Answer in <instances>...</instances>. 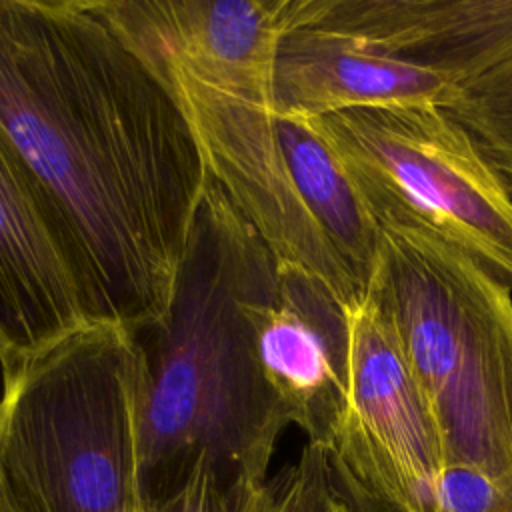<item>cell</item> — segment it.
I'll return each instance as SVG.
<instances>
[{"label":"cell","mask_w":512,"mask_h":512,"mask_svg":"<svg viewBox=\"0 0 512 512\" xmlns=\"http://www.w3.org/2000/svg\"><path fill=\"white\" fill-rule=\"evenodd\" d=\"M274 290V254L208 174L168 308L134 332L144 354V506L196 476L224 484L268 480L290 420L262 372L252 316Z\"/></svg>","instance_id":"7a4b0ae2"},{"label":"cell","mask_w":512,"mask_h":512,"mask_svg":"<svg viewBox=\"0 0 512 512\" xmlns=\"http://www.w3.org/2000/svg\"><path fill=\"white\" fill-rule=\"evenodd\" d=\"M158 74L176 68L230 96L270 104L282 0L96 2Z\"/></svg>","instance_id":"ba28073f"},{"label":"cell","mask_w":512,"mask_h":512,"mask_svg":"<svg viewBox=\"0 0 512 512\" xmlns=\"http://www.w3.org/2000/svg\"><path fill=\"white\" fill-rule=\"evenodd\" d=\"M290 474L286 512H354L336 480L328 446L308 442Z\"/></svg>","instance_id":"9a60e30c"},{"label":"cell","mask_w":512,"mask_h":512,"mask_svg":"<svg viewBox=\"0 0 512 512\" xmlns=\"http://www.w3.org/2000/svg\"><path fill=\"white\" fill-rule=\"evenodd\" d=\"M304 18L460 90L512 74V0H292Z\"/></svg>","instance_id":"30bf717a"},{"label":"cell","mask_w":512,"mask_h":512,"mask_svg":"<svg viewBox=\"0 0 512 512\" xmlns=\"http://www.w3.org/2000/svg\"><path fill=\"white\" fill-rule=\"evenodd\" d=\"M290 476V466L262 484H224L210 476H196L176 494L146 504L144 512H286Z\"/></svg>","instance_id":"4fadbf2b"},{"label":"cell","mask_w":512,"mask_h":512,"mask_svg":"<svg viewBox=\"0 0 512 512\" xmlns=\"http://www.w3.org/2000/svg\"><path fill=\"white\" fill-rule=\"evenodd\" d=\"M346 406L332 446L342 466L400 512H438L446 466L430 404L380 308L348 310Z\"/></svg>","instance_id":"52a82bcc"},{"label":"cell","mask_w":512,"mask_h":512,"mask_svg":"<svg viewBox=\"0 0 512 512\" xmlns=\"http://www.w3.org/2000/svg\"><path fill=\"white\" fill-rule=\"evenodd\" d=\"M0 512H6V510H4V508H2V506H0Z\"/></svg>","instance_id":"ac0fdd59"},{"label":"cell","mask_w":512,"mask_h":512,"mask_svg":"<svg viewBox=\"0 0 512 512\" xmlns=\"http://www.w3.org/2000/svg\"><path fill=\"white\" fill-rule=\"evenodd\" d=\"M364 296L430 404L446 466L512 482V286L418 220H380Z\"/></svg>","instance_id":"3957f363"},{"label":"cell","mask_w":512,"mask_h":512,"mask_svg":"<svg viewBox=\"0 0 512 512\" xmlns=\"http://www.w3.org/2000/svg\"><path fill=\"white\" fill-rule=\"evenodd\" d=\"M0 142L86 322H156L208 168L174 88L96 2L0 0Z\"/></svg>","instance_id":"6da1fadb"},{"label":"cell","mask_w":512,"mask_h":512,"mask_svg":"<svg viewBox=\"0 0 512 512\" xmlns=\"http://www.w3.org/2000/svg\"><path fill=\"white\" fill-rule=\"evenodd\" d=\"M136 334L86 324L38 352L0 394V506L6 512H144Z\"/></svg>","instance_id":"277c9868"},{"label":"cell","mask_w":512,"mask_h":512,"mask_svg":"<svg viewBox=\"0 0 512 512\" xmlns=\"http://www.w3.org/2000/svg\"><path fill=\"white\" fill-rule=\"evenodd\" d=\"M330 450V448H328ZM330 458H332V466H334V474L336 480L346 496V500L350 502L354 512H400L398 508H394L392 504H388L386 500L374 496L372 492H368L344 466L342 462L336 458V454L330 450Z\"/></svg>","instance_id":"e0dca14e"},{"label":"cell","mask_w":512,"mask_h":512,"mask_svg":"<svg viewBox=\"0 0 512 512\" xmlns=\"http://www.w3.org/2000/svg\"><path fill=\"white\" fill-rule=\"evenodd\" d=\"M308 120L376 222L418 220L512 286V192L446 108H354Z\"/></svg>","instance_id":"8992f818"},{"label":"cell","mask_w":512,"mask_h":512,"mask_svg":"<svg viewBox=\"0 0 512 512\" xmlns=\"http://www.w3.org/2000/svg\"><path fill=\"white\" fill-rule=\"evenodd\" d=\"M252 322L262 372L290 424L332 446L346 406L348 310L320 278L276 260V290Z\"/></svg>","instance_id":"9c48e42d"},{"label":"cell","mask_w":512,"mask_h":512,"mask_svg":"<svg viewBox=\"0 0 512 512\" xmlns=\"http://www.w3.org/2000/svg\"><path fill=\"white\" fill-rule=\"evenodd\" d=\"M452 80L378 52L364 40L316 24L282 0L270 76V108L318 118L354 108L432 104L450 110Z\"/></svg>","instance_id":"8fae6325"},{"label":"cell","mask_w":512,"mask_h":512,"mask_svg":"<svg viewBox=\"0 0 512 512\" xmlns=\"http://www.w3.org/2000/svg\"><path fill=\"white\" fill-rule=\"evenodd\" d=\"M438 512H512V482L470 466H444Z\"/></svg>","instance_id":"2e32d148"},{"label":"cell","mask_w":512,"mask_h":512,"mask_svg":"<svg viewBox=\"0 0 512 512\" xmlns=\"http://www.w3.org/2000/svg\"><path fill=\"white\" fill-rule=\"evenodd\" d=\"M86 324L70 270L0 142V376Z\"/></svg>","instance_id":"7c38bea8"},{"label":"cell","mask_w":512,"mask_h":512,"mask_svg":"<svg viewBox=\"0 0 512 512\" xmlns=\"http://www.w3.org/2000/svg\"><path fill=\"white\" fill-rule=\"evenodd\" d=\"M448 112L476 138L512 192V74L464 90Z\"/></svg>","instance_id":"5bb4252c"},{"label":"cell","mask_w":512,"mask_h":512,"mask_svg":"<svg viewBox=\"0 0 512 512\" xmlns=\"http://www.w3.org/2000/svg\"><path fill=\"white\" fill-rule=\"evenodd\" d=\"M208 174L280 262L320 278L350 310L366 292L380 226L306 118L286 116L168 68Z\"/></svg>","instance_id":"5b68a950"}]
</instances>
